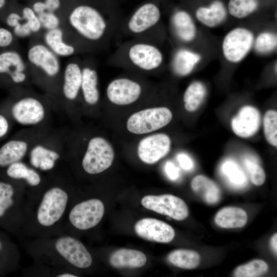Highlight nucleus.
<instances>
[{
	"instance_id": "6ab92c4d",
	"label": "nucleus",
	"mask_w": 277,
	"mask_h": 277,
	"mask_svg": "<svg viewBox=\"0 0 277 277\" xmlns=\"http://www.w3.org/2000/svg\"><path fill=\"white\" fill-rule=\"evenodd\" d=\"M26 65L17 52L9 51L0 54V74H8L15 84L24 83L26 78Z\"/></svg>"
},
{
	"instance_id": "49530a36",
	"label": "nucleus",
	"mask_w": 277,
	"mask_h": 277,
	"mask_svg": "<svg viewBox=\"0 0 277 277\" xmlns=\"http://www.w3.org/2000/svg\"><path fill=\"white\" fill-rule=\"evenodd\" d=\"M23 19L22 16L15 12L10 13L7 17L6 23L11 27H15L19 25Z\"/></svg>"
},
{
	"instance_id": "72a5a7b5",
	"label": "nucleus",
	"mask_w": 277,
	"mask_h": 277,
	"mask_svg": "<svg viewBox=\"0 0 277 277\" xmlns=\"http://www.w3.org/2000/svg\"><path fill=\"white\" fill-rule=\"evenodd\" d=\"M60 153L56 150L44 145L38 144L33 147L29 152L30 164L38 169L41 161L51 159L57 161L60 158Z\"/></svg>"
},
{
	"instance_id": "8fccbe9b",
	"label": "nucleus",
	"mask_w": 277,
	"mask_h": 277,
	"mask_svg": "<svg viewBox=\"0 0 277 277\" xmlns=\"http://www.w3.org/2000/svg\"><path fill=\"white\" fill-rule=\"evenodd\" d=\"M270 246L274 253L276 255L277 253V234L275 233L270 239Z\"/></svg>"
},
{
	"instance_id": "79ce46f5",
	"label": "nucleus",
	"mask_w": 277,
	"mask_h": 277,
	"mask_svg": "<svg viewBox=\"0 0 277 277\" xmlns=\"http://www.w3.org/2000/svg\"><path fill=\"white\" fill-rule=\"evenodd\" d=\"M13 39V34L7 29L0 28V47H5L9 46Z\"/></svg>"
},
{
	"instance_id": "412c9836",
	"label": "nucleus",
	"mask_w": 277,
	"mask_h": 277,
	"mask_svg": "<svg viewBox=\"0 0 277 277\" xmlns=\"http://www.w3.org/2000/svg\"><path fill=\"white\" fill-rule=\"evenodd\" d=\"M82 80V63L73 61L66 66L64 73L62 92L64 97L70 101L75 100L81 91Z\"/></svg>"
},
{
	"instance_id": "2eb2a0df",
	"label": "nucleus",
	"mask_w": 277,
	"mask_h": 277,
	"mask_svg": "<svg viewBox=\"0 0 277 277\" xmlns=\"http://www.w3.org/2000/svg\"><path fill=\"white\" fill-rule=\"evenodd\" d=\"M134 231L143 239L161 243L170 242L175 236V231L170 225L153 218L138 221L134 225Z\"/></svg>"
},
{
	"instance_id": "e433bc0d",
	"label": "nucleus",
	"mask_w": 277,
	"mask_h": 277,
	"mask_svg": "<svg viewBox=\"0 0 277 277\" xmlns=\"http://www.w3.org/2000/svg\"><path fill=\"white\" fill-rule=\"evenodd\" d=\"M14 188L9 183L0 181V218L14 204Z\"/></svg>"
},
{
	"instance_id": "09e8293b",
	"label": "nucleus",
	"mask_w": 277,
	"mask_h": 277,
	"mask_svg": "<svg viewBox=\"0 0 277 277\" xmlns=\"http://www.w3.org/2000/svg\"><path fill=\"white\" fill-rule=\"evenodd\" d=\"M33 10L37 15L41 13L46 11L44 2H37L33 5Z\"/></svg>"
},
{
	"instance_id": "5701e85b",
	"label": "nucleus",
	"mask_w": 277,
	"mask_h": 277,
	"mask_svg": "<svg viewBox=\"0 0 277 277\" xmlns=\"http://www.w3.org/2000/svg\"><path fill=\"white\" fill-rule=\"evenodd\" d=\"M147 261L142 252L131 249L121 248L113 252L109 263L116 268H137L144 266Z\"/></svg>"
},
{
	"instance_id": "f704fd0d",
	"label": "nucleus",
	"mask_w": 277,
	"mask_h": 277,
	"mask_svg": "<svg viewBox=\"0 0 277 277\" xmlns=\"http://www.w3.org/2000/svg\"><path fill=\"white\" fill-rule=\"evenodd\" d=\"M223 173L229 182L236 187L245 185L246 177L239 165L233 161H227L221 167Z\"/></svg>"
},
{
	"instance_id": "1a4fd4ad",
	"label": "nucleus",
	"mask_w": 277,
	"mask_h": 277,
	"mask_svg": "<svg viewBox=\"0 0 277 277\" xmlns=\"http://www.w3.org/2000/svg\"><path fill=\"white\" fill-rule=\"evenodd\" d=\"M141 204L145 208L167 215L176 221H183L189 215L185 202L181 198L169 194L145 196Z\"/></svg>"
},
{
	"instance_id": "a211bd4d",
	"label": "nucleus",
	"mask_w": 277,
	"mask_h": 277,
	"mask_svg": "<svg viewBox=\"0 0 277 277\" xmlns=\"http://www.w3.org/2000/svg\"><path fill=\"white\" fill-rule=\"evenodd\" d=\"M202 60L201 55L187 47H176L171 56L170 67L177 76L190 74Z\"/></svg>"
},
{
	"instance_id": "2f4dec72",
	"label": "nucleus",
	"mask_w": 277,
	"mask_h": 277,
	"mask_svg": "<svg viewBox=\"0 0 277 277\" xmlns=\"http://www.w3.org/2000/svg\"><path fill=\"white\" fill-rule=\"evenodd\" d=\"M268 270V264L265 261L255 259L237 267L233 275L236 277H258L265 274Z\"/></svg>"
},
{
	"instance_id": "9b49d317",
	"label": "nucleus",
	"mask_w": 277,
	"mask_h": 277,
	"mask_svg": "<svg viewBox=\"0 0 277 277\" xmlns=\"http://www.w3.org/2000/svg\"><path fill=\"white\" fill-rule=\"evenodd\" d=\"M105 211L103 202L97 199L82 202L70 211L71 224L80 230H87L96 226L101 221Z\"/></svg>"
},
{
	"instance_id": "a878e982",
	"label": "nucleus",
	"mask_w": 277,
	"mask_h": 277,
	"mask_svg": "<svg viewBox=\"0 0 277 277\" xmlns=\"http://www.w3.org/2000/svg\"><path fill=\"white\" fill-rule=\"evenodd\" d=\"M47 46L57 56L68 57L75 54L78 51H86L84 48L71 45L63 41V32L60 28L47 30L45 34Z\"/></svg>"
},
{
	"instance_id": "603ef678",
	"label": "nucleus",
	"mask_w": 277,
	"mask_h": 277,
	"mask_svg": "<svg viewBox=\"0 0 277 277\" xmlns=\"http://www.w3.org/2000/svg\"><path fill=\"white\" fill-rule=\"evenodd\" d=\"M6 3V0H0V9L3 8Z\"/></svg>"
},
{
	"instance_id": "cd10ccee",
	"label": "nucleus",
	"mask_w": 277,
	"mask_h": 277,
	"mask_svg": "<svg viewBox=\"0 0 277 277\" xmlns=\"http://www.w3.org/2000/svg\"><path fill=\"white\" fill-rule=\"evenodd\" d=\"M6 175L13 180H24L31 186H38L41 182L39 174L25 163L18 161L6 167Z\"/></svg>"
},
{
	"instance_id": "f257e3e1",
	"label": "nucleus",
	"mask_w": 277,
	"mask_h": 277,
	"mask_svg": "<svg viewBox=\"0 0 277 277\" xmlns=\"http://www.w3.org/2000/svg\"><path fill=\"white\" fill-rule=\"evenodd\" d=\"M123 17L118 2L101 0L97 5L80 4L68 16L75 39L88 51L102 49L118 34Z\"/></svg>"
},
{
	"instance_id": "6e6552de",
	"label": "nucleus",
	"mask_w": 277,
	"mask_h": 277,
	"mask_svg": "<svg viewBox=\"0 0 277 277\" xmlns=\"http://www.w3.org/2000/svg\"><path fill=\"white\" fill-rule=\"evenodd\" d=\"M143 84L139 80L124 76L111 81L106 88L108 101L116 105L125 106L136 102L142 95Z\"/></svg>"
},
{
	"instance_id": "f3484780",
	"label": "nucleus",
	"mask_w": 277,
	"mask_h": 277,
	"mask_svg": "<svg viewBox=\"0 0 277 277\" xmlns=\"http://www.w3.org/2000/svg\"><path fill=\"white\" fill-rule=\"evenodd\" d=\"M260 124L261 115L258 110L251 106H245L233 117L231 127L236 135L247 138L258 132Z\"/></svg>"
},
{
	"instance_id": "20e7f679",
	"label": "nucleus",
	"mask_w": 277,
	"mask_h": 277,
	"mask_svg": "<svg viewBox=\"0 0 277 277\" xmlns=\"http://www.w3.org/2000/svg\"><path fill=\"white\" fill-rule=\"evenodd\" d=\"M68 201V194L62 188L54 186L44 194L36 212V220L43 227H51L63 216Z\"/></svg>"
},
{
	"instance_id": "f8f14e48",
	"label": "nucleus",
	"mask_w": 277,
	"mask_h": 277,
	"mask_svg": "<svg viewBox=\"0 0 277 277\" xmlns=\"http://www.w3.org/2000/svg\"><path fill=\"white\" fill-rule=\"evenodd\" d=\"M169 30L177 47H186L197 35V28L191 15L186 10L176 8L171 13Z\"/></svg>"
},
{
	"instance_id": "39448f33",
	"label": "nucleus",
	"mask_w": 277,
	"mask_h": 277,
	"mask_svg": "<svg viewBox=\"0 0 277 277\" xmlns=\"http://www.w3.org/2000/svg\"><path fill=\"white\" fill-rule=\"evenodd\" d=\"M172 118V112L167 107L149 108L132 114L127 120L126 127L132 133L146 134L165 127Z\"/></svg>"
},
{
	"instance_id": "c85d7f7f",
	"label": "nucleus",
	"mask_w": 277,
	"mask_h": 277,
	"mask_svg": "<svg viewBox=\"0 0 277 277\" xmlns=\"http://www.w3.org/2000/svg\"><path fill=\"white\" fill-rule=\"evenodd\" d=\"M206 95L205 85L199 81L192 82L186 88L183 95L184 107L187 111L192 112L200 107Z\"/></svg>"
},
{
	"instance_id": "bb28decb",
	"label": "nucleus",
	"mask_w": 277,
	"mask_h": 277,
	"mask_svg": "<svg viewBox=\"0 0 277 277\" xmlns=\"http://www.w3.org/2000/svg\"><path fill=\"white\" fill-rule=\"evenodd\" d=\"M214 221L224 228H241L247 221V214L243 209L236 207H226L220 209L215 214Z\"/></svg>"
},
{
	"instance_id": "4468645a",
	"label": "nucleus",
	"mask_w": 277,
	"mask_h": 277,
	"mask_svg": "<svg viewBox=\"0 0 277 277\" xmlns=\"http://www.w3.org/2000/svg\"><path fill=\"white\" fill-rule=\"evenodd\" d=\"M171 140L165 133H157L142 139L137 147L140 159L147 164H153L165 157L169 152Z\"/></svg>"
},
{
	"instance_id": "de8ad7c7",
	"label": "nucleus",
	"mask_w": 277,
	"mask_h": 277,
	"mask_svg": "<svg viewBox=\"0 0 277 277\" xmlns=\"http://www.w3.org/2000/svg\"><path fill=\"white\" fill-rule=\"evenodd\" d=\"M44 3L46 11L52 12L58 9L61 5L60 0H45Z\"/></svg>"
},
{
	"instance_id": "a19ab883",
	"label": "nucleus",
	"mask_w": 277,
	"mask_h": 277,
	"mask_svg": "<svg viewBox=\"0 0 277 277\" xmlns=\"http://www.w3.org/2000/svg\"><path fill=\"white\" fill-rule=\"evenodd\" d=\"M10 118L5 113L0 111V140L4 138L10 131Z\"/></svg>"
},
{
	"instance_id": "393cba45",
	"label": "nucleus",
	"mask_w": 277,
	"mask_h": 277,
	"mask_svg": "<svg viewBox=\"0 0 277 277\" xmlns=\"http://www.w3.org/2000/svg\"><path fill=\"white\" fill-rule=\"evenodd\" d=\"M29 149L28 142L19 138H12L0 147V167L6 168L12 163L21 161Z\"/></svg>"
},
{
	"instance_id": "0eeeda50",
	"label": "nucleus",
	"mask_w": 277,
	"mask_h": 277,
	"mask_svg": "<svg viewBox=\"0 0 277 277\" xmlns=\"http://www.w3.org/2000/svg\"><path fill=\"white\" fill-rule=\"evenodd\" d=\"M254 38L252 31L246 27H238L230 30L222 41L225 59L233 64L241 62L252 49Z\"/></svg>"
},
{
	"instance_id": "c9c22d12",
	"label": "nucleus",
	"mask_w": 277,
	"mask_h": 277,
	"mask_svg": "<svg viewBox=\"0 0 277 277\" xmlns=\"http://www.w3.org/2000/svg\"><path fill=\"white\" fill-rule=\"evenodd\" d=\"M264 132L266 141L271 145L277 146V112L267 111L263 118Z\"/></svg>"
},
{
	"instance_id": "ddd939ff",
	"label": "nucleus",
	"mask_w": 277,
	"mask_h": 277,
	"mask_svg": "<svg viewBox=\"0 0 277 277\" xmlns=\"http://www.w3.org/2000/svg\"><path fill=\"white\" fill-rule=\"evenodd\" d=\"M54 247L62 258L77 268H87L92 264L90 253L82 243L73 237L63 236L58 238Z\"/></svg>"
},
{
	"instance_id": "58836bf2",
	"label": "nucleus",
	"mask_w": 277,
	"mask_h": 277,
	"mask_svg": "<svg viewBox=\"0 0 277 277\" xmlns=\"http://www.w3.org/2000/svg\"><path fill=\"white\" fill-rule=\"evenodd\" d=\"M22 17L32 33H36L41 30L42 25L37 15L32 9L25 7L23 10Z\"/></svg>"
},
{
	"instance_id": "9d476101",
	"label": "nucleus",
	"mask_w": 277,
	"mask_h": 277,
	"mask_svg": "<svg viewBox=\"0 0 277 277\" xmlns=\"http://www.w3.org/2000/svg\"><path fill=\"white\" fill-rule=\"evenodd\" d=\"M10 117L19 125L26 126L37 125L42 123L46 115L44 104L36 97H22L11 106Z\"/></svg>"
},
{
	"instance_id": "5fc2aeb1",
	"label": "nucleus",
	"mask_w": 277,
	"mask_h": 277,
	"mask_svg": "<svg viewBox=\"0 0 277 277\" xmlns=\"http://www.w3.org/2000/svg\"><path fill=\"white\" fill-rule=\"evenodd\" d=\"M110 1H114V2H118V0H110Z\"/></svg>"
},
{
	"instance_id": "f03ea898",
	"label": "nucleus",
	"mask_w": 277,
	"mask_h": 277,
	"mask_svg": "<svg viewBox=\"0 0 277 277\" xmlns=\"http://www.w3.org/2000/svg\"><path fill=\"white\" fill-rule=\"evenodd\" d=\"M106 64L130 71L151 73L163 68L165 58L159 44L131 38L118 46L108 57Z\"/></svg>"
},
{
	"instance_id": "4c0bfd02",
	"label": "nucleus",
	"mask_w": 277,
	"mask_h": 277,
	"mask_svg": "<svg viewBox=\"0 0 277 277\" xmlns=\"http://www.w3.org/2000/svg\"><path fill=\"white\" fill-rule=\"evenodd\" d=\"M245 166L251 182L256 186H261L266 180V174L261 166L254 160L247 159Z\"/></svg>"
},
{
	"instance_id": "c756f323",
	"label": "nucleus",
	"mask_w": 277,
	"mask_h": 277,
	"mask_svg": "<svg viewBox=\"0 0 277 277\" xmlns=\"http://www.w3.org/2000/svg\"><path fill=\"white\" fill-rule=\"evenodd\" d=\"M167 260L177 267L193 269L199 266L201 257L199 254L194 250L180 249L171 252L167 256Z\"/></svg>"
},
{
	"instance_id": "4be33fe9",
	"label": "nucleus",
	"mask_w": 277,
	"mask_h": 277,
	"mask_svg": "<svg viewBox=\"0 0 277 277\" xmlns=\"http://www.w3.org/2000/svg\"><path fill=\"white\" fill-rule=\"evenodd\" d=\"M227 10L220 1H213L208 6L197 8L195 12V17L203 25L208 28L219 26L226 19Z\"/></svg>"
},
{
	"instance_id": "7c9ffc66",
	"label": "nucleus",
	"mask_w": 277,
	"mask_h": 277,
	"mask_svg": "<svg viewBox=\"0 0 277 277\" xmlns=\"http://www.w3.org/2000/svg\"><path fill=\"white\" fill-rule=\"evenodd\" d=\"M259 6L258 0H229L227 12L233 17L244 18L254 12Z\"/></svg>"
},
{
	"instance_id": "7ed1b4c3",
	"label": "nucleus",
	"mask_w": 277,
	"mask_h": 277,
	"mask_svg": "<svg viewBox=\"0 0 277 277\" xmlns=\"http://www.w3.org/2000/svg\"><path fill=\"white\" fill-rule=\"evenodd\" d=\"M118 33L129 38L143 39L160 45L164 39L165 30L157 1L148 0L136 7L123 18Z\"/></svg>"
},
{
	"instance_id": "ea45409f",
	"label": "nucleus",
	"mask_w": 277,
	"mask_h": 277,
	"mask_svg": "<svg viewBox=\"0 0 277 277\" xmlns=\"http://www.w3.org/2000/svg\"><path fill=\"white\" fill-rule=\"evenodd\" d=\"M42 27L47 30L57 28L60 24L59 18L52 12L45 11L37 14Z\"/></svg>"
},
{
	"instance_id": "3c124183",
	"label": "nucleus",
	"mask_w": 277,
	"mask_h": 277,
	"mask_svg": "<svg viewBox=\"0 0 277 277\" xmlns=\"http://www.w3.org/2000/svg\"><path fill=\"white\" fill-rule=\"evenodd\" d=\"M57 277H76L77 276L71 273H63L56 275Z\"/></svg>"
},
{
	"instance_id": "423d86ee",
	"label": "nucleus",
	"mask_w": 277,
	"mask_h": 277,
	"mask_svg": "<svg viewBox=\"0 0 277 277\" xmlns=\"http://www.w3.org/2000/svg\"><path fill=\"white\" fill-rule=\"evenodd\" d=\"M114 158L111 145L104 137L95 136L88 142L82 165L87 173L96 174L109 168Z\"/></svg>"
},
{
	"instance_id": "473e14b6",
	"label": "nucleus",
	"mask_w": 277,
	"mask_h": 277,
	"mask_svg": "<svg viewBox=\"0 0 277 277\" xmlns=\"http://www.w3.org/2000/svg\"><path fill=\"white\" fill-rule=\"evenodd\" d=\"M276 45V34L273 32L266 31L255 37L253 48L258 54L264 55L274 51Z\"/></svg>"
},
{
	"instance_id": "dca6fc26",
	"label": "nucleus",
	"mask_w": 277,
	"mask_h": 277,
	"mask_svg": "<svg viewBox=\"0 0 277 277\" xmlns=\"http://www.w3.org/2000/svg\"><path fill=\"white\" fill-rule=\"evenodd\" d=\"M27 57L32 64L50 77L56 76L60 71L57 56L45 45L37 44L32 46L28 51Z\"/></svg>"
},
{
	"instance_id": "a18cd8bd",
	"label": "nucleus",
	"mask_w": 277,
	"mask_h": 277,
	"mask_svg": "<svg viewBox=\"0 0 277 277\" xmlns=\"http://www.w3.org/2000/svg\"><path fill=\"white\" fill-rule=\"evenodd\" d=\"M177 157L181 167L184 170H189L193 168L192 161L187 155L181 153L179 154Z\"/></svg>"
},
{
	"instance_id": "aec40b11",
	"label": "nucleus",
	"mask_w": 277,
	"mask_h": 277,
	"mask_svg": "<svg viewBox=\"0 0 277 277\" xmlns=\"http://www.w3.org/2000/svg\"><path fill=\"white\" fill-rule=\"evenodd\" d=\"M93 63L86 61L82 63V80L81 87L83 98L87 104L95 105L100 98L98 88V74Z\"/></svg>"
},
{
	"instance_id": "864d4df0",
	"label": "nucleus",
	"mask_w": 277,
	"mask_h": 277,
	"mask_svg": "<svg viewBox=\"0 0 277 277\" xmlns=\"http://www.w3.org/2000/svg\"><path fill=\"white\" fill-rule=\"evenodd\" d=\"M2 247H3V245H2V243L1 241H0V251L2 249Z\"/></svg>"
},
{
	"instance_id": "37998d69",
	"label": "nucleus",
	"mask_w": 277,
	"mask_h": 277,
	"mask_svg": "<svg viewBox=\"0 0 277 277\" xmlns=\"http://www.w3.org/2000/svg\"><path fill=\"white\" fill-rule=\"evenodd\" d=\"M14 34L19 37H25L32 33L31 29L26 23H21L19 25L13 28Z\"/></svg>"
},
{
	"instance_id": "b1692460",
	"label": "nucleus",
	"mask_w": 277,
	"mask_h": 277,
	"mask_svg": "<svg viewBox=\"0 0 277 277\" xmlns=\"http://www.w3.org/2000/svg\"><path fill=\"white\" fill-rule=\"evenodd\" d=\"M191 186L193 192L208 204H216L221 199V191L219 186L205 175L195 176L191 181Z\"/></svg>"
},
{
	"instance_id": "c03bdc74",
	"label": "nucleus",
	"mask_w": 277,
	"mask_h": 277,
	"mask_svg": "<svg viewBox=\"0 0 277 277\" xmlns=\"http://www.w3.org/2000/svg\"><path fill=\"white\" fill-rule=\"evenodd\" d=\"M165 170L168 177L171 180H175L179 176L180 169L170 162L166 163Z\"/></svg>"
}]
</instances>
